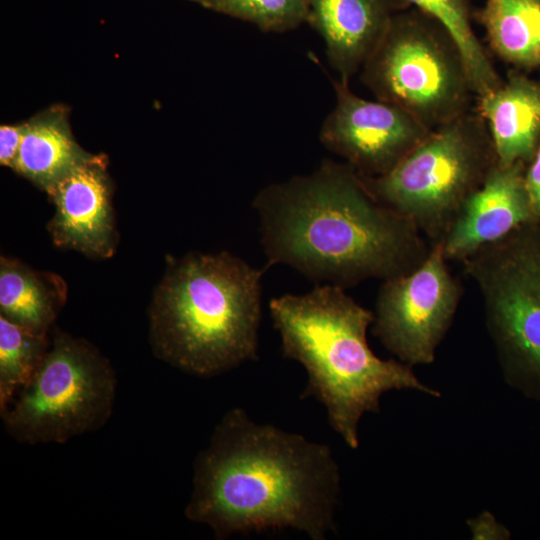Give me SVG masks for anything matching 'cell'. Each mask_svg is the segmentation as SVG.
I'll list each match as a JSON object with an SVG mask.
<instances>
[{"instance_id":"cell-1","label":"cell","mask_w":540,"mask_h":540,"mask_svg":"<svg viewBox=\"0 0 540 540\" xmlns=\"http://www.w3.org/2000/svg\"><path fill=\"white\" fill-rule=\"evenodd\" d=\"M340 480L329 446L257 423L235 407L195 459L184 514L219 540L281 529L325 540L337 531Z\"/></svg>"},{"instance_id":"cell-2","label":"cell","mask_w":540,"mask_h":540,"mask_svg":"<svg viewBox=\"0 0 540 540\" xmlns=\"http://www.w3.org/2000/svg\"><path fill=\"white\" fill-rule=\"evenodd\" d=\"M252 205L266 268L285 264L344 289L408 273L431 248L416 225L380 203L346 162L326 159L310 174L270 184Z\"/></svg>"},{"instance_id":"cell-3","label":"cell","mask_w":540,"mask_h":540,"mask_svg":"<svg viewBox=\"0 0 540 540\" xmlns=\"http://www.w3.org/2000/svg\"><path fill=\"white\" fill-rule=\"evenodd\" d=\"M269 308L283 356L307 372L301 399L322 403L330 426L351 449L359 447L361 418L379 412L384 393L415 390L440 397L412 366L375 355L367 340L374 313L344 288L325 284L301 295L284 294L272 298Z\"/></svg>"},{"instance_id":"cell-4","label":"cell","mask_w":540,"mask_h":540,"mask_svg":"<svg viewBox=\"0 0 540 540\" xmlns=\"http://www.w3.org/2000/svg\"><path fill=\"white\" fill-rule=\"evenodd\" d=\"M265 270L228 251L171 258L148 312L155 356L200 377L256 360Z\"/></svg>"},{"instance_id":"cell-5","label":"cell","mask_w":540,"mask_h":540,"mask_svg":"<svg viewBox=\"0 0 540 540\" xmlns=\"http://www.w3.org/2000/svg\"><path fill=\"white\" fill-rule=\"evenodd\" d=\"M496 161L488 127L474 109L431 130L388 173L359 174L380 203L411 220L435 243Z\"/></svg>"},{"instance_id":"cell-6","label":"cell","mask_w":540,"mask_h":540,"mask_svg":"<svg viewBox=\"0 0 540 540\" xmlns=\"http://www.w3.org/2000/svg\"><path fill=\"white\" fill-rule=\"evenodd\" d=\"M361 78L377 100L404 110L429 130L471 110L475 96L454 38L411 7L392 16Z\"/></svg>"},{"instance_id":"cell-7","label":"cell","mask_w":540,"mask_h":540,"mask_svg":"<svg viewBox=\"0 0 540 540\" xmlns=\"http://www.w3.org/2000/svg\"><path fill=\"white\" fill-rule=\"evenodd\" d=\"M116 390L115 371L100 350L56 328L36 373L0 415L19 443L62 444L102 428Z\"/></svg>"},{"instance_id":"cell-8","label":"cell","mask_w":540,"mask_h":540,"mask_svg":"<svg viewBox=\"0 0 540 540\" xmlns=\"http://www.w3.org/2000/svg\"><path fill=\"white\" fill-rule=\"evenodd\" d=\"M524 225L461 263L483 300L505 382L540 402V229Z\"/></svg>"},{"instance_id":"cell-9","label":"cell","mask_w":540,"mask_h":540,"mask_svg":"<svg viewBox=\"0 0 540 540\" xmlns=\"http://www.w3.org/2000/svg\"><path fill=\"white\" fill-rule=\"evenodd\" d=\"M447 262L442 242L432 243L419 266L384 280L378 291L372 332L412 367L434 362L460 303L463 289Z\"/></svg>"},{"instance_id":"cell-10","label":"cell","mask_w":540,"mask_h":540,"mask_svg":"<svg viewBox=\"0 0 540 540\" xmlns=\"http://www.w3.org/2000/svg\"><path fill=\"white\" fill-rule=\"evenodd\" d=\"M332 84L336 104L322 124L320 141L363 175L388 173L431 131L392 104L354 94L347 81Z\"/></svg>"},{"instance_id":"cell-11","label":"cell","mask_w":540,"mask_h":540,"mask_svg":"<svg viewBox=\"0 0 540 540\" xmlns=\"http://www.w3.org/2000/svg\"><path fill=\"white\" fill-rule=\"evenodd\" d=\"M106 164V157L94 155L47 193L55 206L48 231L56 246L95 258L114 254L118 235Z\"/></svg>"},{"instance_id":"cell-12","label":"cell","mask_w":540,"mask_h":540,"mask_svg":"<svg viewBox=\"0 0 540 540\" xmlns=\"http://www.w3.org/2000/svg\"><path fill=\"white\" fill-rule=\"evenodd\" d=\"M525 169L523 163L496 161L440 240L448 261L461 262L479 248L539 221L525 186Z\"/></svg>"},{"instance_id":"cell-13","label":"cell","mask_w":540,"mask_h":540,"mask_svg":"<svg viewBox=\"0 0 540 540\" xmlns=\"http://www.w3.org/2000/svg\"><path fill=\"white\" fill-rule=\"evenodd\" d=\"M306 23L323 39L331 67L349 82L384 35L396 0H306Z\"/></svg>"},{"instance_id":"cell-14","label":"cell","mask_w":540,"mask_h":540,"mask_svg":"<svg viewBox=\"0 0 540 540\" xmlns=\"http://www.w3.org/2000/svg\"><path fill=\"white\" fill-rule=\"evenodd\" d=\"M475 98L497 161L529 163L540 138V82L512 69L496 89Z\"/></svg>"},{"instance_id":"cell-15","label":"cell","mask_w":540,"mask_h":540,"mask_svg":"<svg viewBox=\"0 0 540 540\" xmlns=\"http://www.w3.org/2000/svg\"><path fill=\"white\" fill-rule=\"evenodd\" d=\"M93 156L74 140L67 110L57 106L25 122L13 170L48 193L72 170Z\"/></svg>"},{"instance_id":"cell-16","label":"cell","mask_w":540,"mask_h":540,"mask_svg":"<svg viewBox=\"0 0 540 540\" xmlns=\"http://www.w3.org/2000/svg\"><path fill=\"white\" fill-rule=\"evenodd\" d=\"M67 300L59 275L0 259V316L37 334H48Z\"/></svg>"},{"instance_id":"cell-17","label":"cell","mask_w":540,"mask_h":540,"mask_svg":"<svg viewBox=\"0 0 540 540\" xmlns=\"http://www.w3.org/2000/svg\"><path fill=\"white\" fill-rule=\"evenodd\" d=\"M474 20L498 58L515 70L540 73V0H484Z\"/></svg>"},{"instance_id":"cell-18","label":"cell","mask_w":540,"mask_h":540,"mask_svg":"<svg viewBox=\"0 0 540 540\" xmlns=\"http://www.w3.org/2000/svg\"><path fill=\"white\" fill-rule=\"evenodd\" d=\"M404 8L412 7L440 23L458 44L467 65L475 97L483 96L501 83L491 58L477 37L471 0H396Z\"/></svg>"},{"instance_id":"cell-19","label":"cell","mask_w":540,"mask_h":540,"mask_svg":"<svg viewBox=\"0 0 540 540\" xmlns=\"http://www.w3.org/2000/svg\"><path fill=\"white\" fill-rule=\"evenodd\" d=\"M37 334L0 316V413L32 379L48 348Z\"/></svg>"},{"instance_id":"cell-20","label":"cell","mask_w":540,"mask_h":540,"mask_svg":"<svg viewBox=\"0 0 540 540\" xmlns=\"http://www.w3.org/2000/svg\"><path fill=\"white\" fill-rule=\"evenodd\" d=\"M209 10L283 33L306 23V0H189Z\"/></svg>"},{"instance_id":"cell-21","label":"cell","mask_w":540,"mask_h":540,"mask_svg":"<svg viewBox=\"0 0 540 540\" xmlns=\"http://www.w3.org/2000/svg\"><path fill=\"white\" fill-rule=\"evenodd\" d=\"M473 540H508L511 533L489 511H482L466 521Z\"/></svg>"},{"instance_id":"cell-22","label":"cell","mask_w":540,"mask_h":540,"mask_svg":"<svg viewBox=\"0 0 540 540\" xmlns=\"http://www.w3.org/2000/svg\"><path fill=\"white\" fill-rule=\"evenodd\" d=\"M25 123L1 125L0 127V164L13 169L22 141Z\"/></svg>"},{"instance_id":"cell-23","label":"cell","mask_w":540,"mask_h":540,"mask_svg":"<svg viewBox=\"0 0 540 540\" xmlns=\"http://www.w3.org/2000/svg\"><path fill=\"white\" fill-rule=\"evenodd\" d=\"M525 169V186L531 201L532 208L540 220V138L535 153Z\"/></svg>"}]
</instances>
